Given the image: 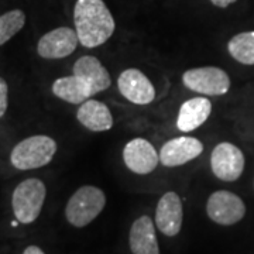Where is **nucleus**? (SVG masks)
<instances>
[{"instance_id":"f257e3e1","label":"nucleus","mask_w":254,"mask_h":254,"mask_svg":"<svg viewBox=\"0 0 254 254\" xmlns=\"http://www.w3.org/2000/svg\"><path fill=\"white\" fill-rule=\"evenodd\" d=\"M73 24L79 43L85 48L103 46L116 30L115 18L103 0H76Z\"/></svg>"},{"instance_id":"f03ea898","label":"nucleus","mask_w":254,"mask_h":254,"mask_svg":"<svg viewBox=\"0 0 254 254\" xmlns=\"http://www.w3.org/2000/svg\"><path fill=\"white\" fill-rule=\"evenodd\" d=\"M57 141L53 137L37 134L21 140L10 153V163L20 171L37 170L46 167L57 153Z\"/></svg>"},{"instance_id":"7ed1b4c3","label":"nucleus","mask_w":254,"mask_h":254,"mask_svg":"<svg viewBox=\"0 0 254 254\" xmlns=\"http://www.w3.org/2000/svg\"><path fill=\"white\" fill-rule=\"evenodd\" d=\"M106 206L105 192L95 185H83L66 202L65 218L73 227L88 226L99 216Z\"/></svg>"},{"instance_id":"20e7f679","label":"nucleus","mask_w":254,"mask_h":254,"mask_svg":"<svg viewBox=\"0 0 254 254\" xmlns=\"http://www.w3.org/2000/svg\"><path fill=\"white\" fill-rule=\"evenodd\" d=\"M47 187L38 178H27L13 190L11 208L17 222L30 225L36 222L46 202Z\"/></svg>"},{"instance_id":"39448f33","label":"nucleus","mask_w":254,"mask_h":254,"mask_svg":"<svg viewBox=\"0 0 254 254\" xmlns=\"http://www.w3.org/2000/svg\"><path fill=\"white\" fill-rule=\"evenodd\" d=\"M184 85L190 91L203 96H222L230 89V76L218 66H200L185 71L182 75Z\"/></svg>"},{"instance_id":"423d86ee","label":"nucleus","mask_w":254,"mask_h":254,"mask_svg":"<svg viewBox=\"0 0 254 254\" xmlns=\"http://www.w3.org/2000/svg\"><path fill=\"white\" fill-rule=\"evenodd\" d=\"M208 218L220 226H232L239 223L246 215L243 199L230 190H215L206 200Z\"/></svg>"},{"instance_id":"0eeeda50","label":"nucleus","mask_w":254,"mask_h":254,"mask_svg":"<svg viewBox=\"0 0 254 254\" xmlns=\"http://www.w3.org/2000/svg\"><path fill=\"white\" fill-rule=\"evenodd\" d=\"M210 168L213 175L220 181H237L245 171V154L232 143H219L212 150Z\"/></svg>"},{"instance_id":"6e6552de","label":"nucleus","mask_w":254,"mask_h":254,"mask_svg":"<svg viewBox=\"0 0 254 254\" xmlns=\"http://www.w3.org/2000/svg\"><path fill=\"white\" fill-rule=\"evenodd\" d=\"M79 38L71 27H58L46 33L38 40L37 54L44 60H63L75 53Z\"/></svg>"},{"instance_id":"1a4fd4ad","label":"nucleus","mask_w":254,"mask_h":254,"mask_svg":"<svg viewBox=\"0 0 254 254\" xmlns=\"http://www.w3.org/2000/svg\"><path fill=\"white\" fill-rule=\"evenodd\" d=\"M184 206L180 195L174 190L165 192L157 202L154 223L164 236H177L182 229Z\"/></svg>"},{"instance_id":"9d476101","label":"nucleus","mask_w":254,"mask_h":254,"mask_svg":"<svg viewBox=\"0 0 254 254\" xmlns=\"http://www.w3.org/2000/svg\"><path fill=\"white\" fill-rule=\"evenodd\" d=\"M123 161L131 173L147 175L153 173L160 163V155L148 140L137 137L123 148Z\"/></svg>"},{"instance_id":"9b49d317","label":"nucleus","mask_w":254,"mask_h":254,"mask_svg":"<svg viewBox=\"0 0 254 254\" xmlns=\"http://www.w3.org/2000/svg\"><path fill=\"white\" fill-rule=\"evenodd\" d=\"M118 89L123 98L134 105H148L155 99V88L144 73L128 68L119 75Z\"/></svg>"},{"instance_id":"f8f14e48","label":"nucleus","mask_w":254,"mask_h":254,"mask_svg":"<svg viewBox=\"0 0 254 254\" xmlns=\"http://www.w3.org/2000/svg\"><path fill=\"white\" fill-rule=\"evenodd\" d=\"M203 151L202 141L190 136L175 137L168 140L160 150V163L164 167H180L198 158Z\"/></svg>"},{"instance_id":"ddd939ff","label":"nucleus","mask_w":254,"mask_h":254,"mask_svg":"<svg viewBox=\"0 0 254 254\" xmlns=\"http://www.w3.org/2000/svg\"><path fill=\"white\" fill-rule=\"evenodd\" d=\"M154 220L143 215L137 218L128 232V247L131 254H160Z\"/></svg>"},{"instance_id":"4468645a","label":"nucleus","mask_w":254,"mask_h":254,"mask_svg":"<svg viewBox=\"0 0 254 254\" xmlns=\"http://www.w3.org/2000/svg\"><path fill=\"white\" fill-rule=\"evenodd\" d=\"M73 75L79 76L82 81L86 82L93 95L109 89L112 85L109 71L93 55H83L78 58L76 63L73 64Z\"/></svg>"},{"instance_id":"2eb2a0df","label":"nucleus","mask_w":254,"mask_h":254,"mask_svg":"<svg viewBox=\"0 0 254 254\" xmlns=\"http://www.w3.org/2000/svg\"><path fill=\"white\" fill-rule=\"evenodd\" d=\"M212 113V103L206 96H196L184 102L178 112L177 127L184 133L199 128Z\"/></svg>"},{"instance_id":"dca6fc26","label":"nucleus","mask_w":254,"mask_h":254,"mask_svg":"<svg viewBox=\"0 0 254 254\" xmlns=\"http://www.w3.org/2000/svg\"><path fill=\"white\" fill-rule=\"evenodd\" d=\"M76 119L82 126L91 131H108L113 127L110 109L100 100H85L76 112Z\"/></svg>"},{"instance_id":"f3484780","label":"nucleus","mask_w":254,"mask_h":254,"mask_svg":"<svg viewBox=\"0 0 254 254\" xmlns=\"http://www.w3.org/2000/svg\"><path fill=\"white\" fill-rule=\"evenodd\" d=\"M53 93L57 98L72 105H82L85 100L91 99L93 96L89 85L76 75L55 79L53 83Z\"/></svg>"},{"instance_id":"a211bd4d","label":"nucleus","mask_w":254,"mask_h":254,"mask_svg":"<svg viewBox=\"0 0 254 254\" xmlns=\"http://www.w3.org/2000/svg\"><path fill=\"white\" fill-rule=\"evenodd\" d=\"M227 51L237 63L254 65V31H245L232 37L227 43Z\"/></svg>"},{"instance_id":"6ab92c4d","label":"nucleus","mask_w":254,"mask_h":254,"mask_svg":"<svg viewBox=\"0 0 254 254\" xmlns=\"http://www.w3.org/2000/svg\"><path fill=\"white\" fill-rule=\"evenodd\" d=\"M26 24V14L20 9L10 10L0 16V47L10 41Z\"/></svg>"},{"instance_id":"aec40b11","label":"nucleus","mask_w":254,"mask_h":254,"mask_svg":"<svg viewBox=\"0 0 254 254\" xmlns=\"http://www.w3.org/2000/svg\"><path fill=\"white\" fill-rule=\"evenodd\" d=\"M7 106H9V86L7 82L0 76V119L6 115Z\"/></svg>"},{"instance_id":"412c9836","label":"nucleus","mask_w":254,"mask_h":254,"mask_svg":"<svg viewBox=\"0 0 254 254\" xmlns=\"http://www.w3.org/2000/svg\"><path fill=\"white\" fill-rule=\"evenodd\" d=\"M237 0H210V3L216 7H220V9H226L230 4L236 3Z\"/></svg>"},{"instance_id":"4be33fe9","label":"nucleus","mask_w":254,"mask_h":254,"mask_svg":"<svg viewBox=\"0 0 254 254\" xmlns=\"http://www.w3.org/2000/svg\"><path fill=\"white\" fill-rule=\"evenodd\" d=\"M23 254H46L44 252H43V249H40L38 246H28V247H26L24 249V252H23Z\"/></svg>"}]
</instances>
